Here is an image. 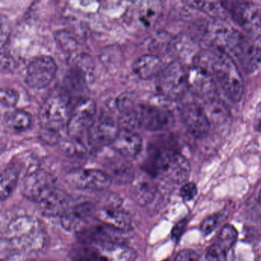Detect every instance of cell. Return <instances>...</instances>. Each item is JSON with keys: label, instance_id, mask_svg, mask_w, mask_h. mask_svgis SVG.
Returning <instances> with one entry per match:
<instances>
[{"label": "cell", "instance_id": "cell-1", "mask_svg": "<svg viewBox=\"0 0 261 261\" xmlns=\"http://www.w3.org/2000/svg\"><path fill=\"white\" fill-rule=\"evenodd\" d=\"M195 65L210 72L224 94L233 102H239L244 95L242 76L234 61L227 53L207 49L197 56Z\"/></svg>", "mask_w": 261, "mask_h": 261}, {"label": "cell", "instance_id": "cell-2", "mask_svg": "<svg viewBox=\"0 0 261 261\" xmlns=\"http://www.w3.org/2000/svg\"><path fill=\"white\" fill-rule=\"evenodd\" d=\"M71 112L70 100L65 93H53L45 99L39 112L44 140L48 143L57 141L59 131L68 124Z\"/></svg>", "mask_w": 261, "mask_h": 261}, {"label": "cell", "instance_id": "cell-3", "mask_svg": "<svg viewBox=\"0 0 261 261\" xmlns=\"http://www.w3.org/2000/svg\"><path fill=\"white\" fill-rule=\"evenodd\" d=\"M6 238L22 250H37L43 245L44 232L39 221L33 217L20 216L9 224Z\"/></svg>", "mask_w": 261, "mask_h": 261}, {"label": "cell", "instance_id": "cell-4", "mask_svg": "<svg viewBox=\"0 0 261 261\" xmlns=\"http://www.w3.org/2000/svg\"><path fill=\"white\" fill-rule=\"evenodd\" d=\"M152 168L155 175L176 184L186 183L191 172L186 157L172 149L159 151L153 157Z\"/></svg>", "mask_w": 261, "mask_h": 261}, {"label": "cell", "instance_id": "cell-5", "mask_svg": "<svg viewBox=\"0 0 261 261\" xmlns=\"http://www.w3.org/2000/svg\"><path fill=\"white\" fill-rule=\"evenodd\" d=\"M243 34L222 19H215L207 25L204 42L209 49L233 54L242 39Z\"/></svg>", "mask_w": 261, "mask_h": 261}, {"label": "cell", "instance_id": "cell-6", "mask_svg": "<svg viewBox=\"0 0 261 261\" xmlns=\"http://www.w3.org/2000/svg\"><path fill=\"white\" fill-rule=\"evenodd\" d=\"M157 89L169 100H177L185 95L189 90L187 73L180 62H171L162 69L157 79Z\"/></svg>", "mask_w": 261, "mask_h": 261}, {"label": "cell", "instance_id": "cell-7", "mask_svg": "<svg viewBox=\"0 0 261 261\" xmlns=\"http://www.w3.org/2000/svg\"><path fill=\"white\" fill-rule=\"evenodd\" d=\"M97 118V107L91 99H83L71 111L67 128L72 140H79L85 134H88Z\"/></svg>", "mask_w": 261, "mask_h": 261}, {"label": "cell", "instance_id": "cell-8", "mask_svg": "<svg viewBox=\"0 0 261 261\" xmlns=\"http://www.w3.org/2000/svg\"><path fill=\"white\" fill-rule=\"evenodd\" d=\"M233 55L245 72L256 71L261 65V30L243 35Z\"/></svg>", "mask_w": 261, "mask_h": 261}, {"label": "cell", "instance_id": "cell-9", "mask_svg": "<svg viewBox=\"0 0 261 261\" xmlns=\"http://www.w3.org/2000/svg\"><path fill=\"white\" fill-rule=\"evenodd\" d=\"M21 189L25 198L40 204L58 188L53 175L45 171L36 170L24 178Z\"/></svg>", "mask_w": 261, "mask_h": 261}, {"label": "cell", "instance_id": "cell-10", "mask_svg": "<svg viewBox=\"0 0 261 261\" xmlns=\"http://www.w3.org/2000/svg\"><path fill=\"white\" fill-rule=\"evenodd\" d=\"M57 69L56 62L51 56L35 58L27 67L25 83L35 89L46 88L56 77Z\"/></svg>", "mask_w": 261, "mask_h": 261}, {"label": "cell", "instance_id": "cell-11", "mask_svg": "<svg viewBox=\"0 0 261 261\" xmlns=\"http://www.w3.org/2000/svg\"><path fill=\"white\" fill-rule=\"evenodd\" d=\"M224 9L247 33L261 30V5L251 2H224Z\"/></svg>", "mask_w": 261, "mask_h": 261}, {"label": "cell", "instance_id": "cell-12", "mask_svg": "<svg viewBox=\"0 0 261 261\" xmlns=\"http://www.w3.org/2000/svg\"><path fill=\"white\" fill-rule=\"evenodd\" d=\"M96 209L91 203L69 207L62 215V226L67 230L79 233L96 219Z\"/></svg>", "mask_w": 261, "mask_h": 261}, {"label": "cell", "instance_id": "cell-13", "mask_svg": "<svg viewBox=\"0 0 261 261\" xmlns=\"http://www.w3.org/2000/svg\"><path fill=\"white\" fill-rule=\"evenodd\" d=\"M68 182L79 189L100 191L109 187L112 180L105 171L95 169H82L68 175Z\"/></svg>", "mask_w": 261, "mask_h": 261}, {"label": "cell", "instance_id": "cell-14", "mask_svg": "<svg viewBox=\"0 0 261 261\" xmlns=\"http://www.w3.org/2000/svg\"><path fill=\"white\" fill-rule=\"evenodd\" d=\"M120 129L118 123L112 117L100 114L97 117L88 132V140L94 147L112 145Z\"/></svg>", "mask_w": 261, "mask_h": 261}, {"label": "cell", "instance_id": "cell-15", "mask_svg": "<svg viewBox=\"0 0 261 261\" xmlns=\"http://www.w3.org/2000/svg\"><path fill=\"white\" fill-rule=\"evenodd\" d=\"M188 88L193 94L206 100L215 97L217 84L209 71L198 65H192L186 70Z\"/></svg>", "mask_w": 261, "mask_h": 261}, {"label": "cell", "instance_id": "cell-16", "mask_svg": "<svg viewBox=\"0 0 261 261\" xmlns=\"http://www.w3.org/2000/svg\"><path fill=\"white\" fill-rule=\"evenodd\" d=\"M181 116L190 134L197 138H201L208 134L210 122L204 108L193 102L186 103L181 109Z\"/></svg>", "mask_w": 261, "mask_h": 261}, {"label": "cell", "instance_id": "cell-17", "mask_svg": "<svg viewBox=\"0 0 261 261\" xmlns=\"http://www.w3.org/2000/svg\"><path fill=\"white\" fill-rule=\"evenodd\" d=\"M173 123V117L169 111L149 105H140L139 110V127L150 131L168 129Z\"/></svg>", "mask_w": 261, "mask_h": 261}, {"label": "cell", "instance_id": "cell-18", "mask_svg": "<svg viewBox=\"0 0 261 261\" xmlns=\"http://www.w3.org/2000/svg\"><path fill=\"white\" fill-rule=\"evenodd\" d=\"M96 220L120 232L129 230L132 225L130 215L115 203L96 209Z\"/></svg>", "mask_w": 261, "mask_h": 261}, {"label": "cell", "instance_id": "cell-19", "mask_svg": "<svg viewBox=\"0 0 261 261\" xmlns=\"http://www.w3.org/2000/svg\"><path fill=\"white\" fill-rule=\"evenodd\" d=\"M111 146L120 155L126 158H135L141 152L143 139L134 129L123 128Z\"/></svg>", "mask_w": 261, "mask_h": 261}, {"label": "cell", "instance_id": "cell-20", "mask_svg": "<svg viewBox=\"0 0 261 261\" xmlns=\"http://www.w3.org/2000/svg\"><path fill=\"white\" fill-rule=\"evenodd\" d=\"M161 11V3L159 1H141L134 4L132 16L139 25L147 29L155 24Z\"/></svg>", "mask_w": 261, "mask_h": 261}, {"label": "cell", "instance_id": "cell-21", "mask_svg": "<svg viewBox=\"0 0 261 261\" xmlns=\"http://www.w3.org/2000/svg\"><path fill=\"white\" fill-rule=\"evenodd\" d=\"M204 108L211 126L223 130L230 123V114L226 105L216 97L206 100Z\"/></svg>", "mask_w": 261, "mask_h": 261}, {"label": "cell", "instance_id": "cell-22", "mask_svg": "<svg viewBox=\"0 0 261 261\" xmlns=\"http://www.w3.org/2000/svg\"><path fill=\"white\" fill-rule=\"evenodd\" d=\"M161 59L155 55H143L139 57L132 65L134 74L143 80H148L158 75L162 71Z\"/></svg>", "mask_w": 261, "mask_h": 261}, {"label": "cell", "instance_id": "cell-23", "mask_svg": "<svg viewBox=\"0 0 261 261\" xmlns=\"http://www.w3.org/2000/svg\"><path fill=\"white\" fill-rule=\"evenodd\" d=\"M99 250L106 261H134L137 257L131 247L120 242L103 244Z\"/></svg>", "mask_w": 261, "mask_h": 261}, {"label": "cell", "instance_id": "cell-24", "mask_svg": "<svg viewBox=\"0 0 261 261\" xmlns=\"http://www.w3.org/2000/svg\"><path fill=\"white\" fill-rule=\"evenodd\" d=\"M6 126L12 132L22 133L28 130L33 123L31 114L23 110L15 109L4 115Z\"/></svg>", "mask_w": 261, "mask_h": 261}, {"label": "cell", "instance_id": "cell-25", "mask_svg": "<svg viewBox=\"0 0 261 261\" xmlns=\"http://www.w3.org/2000/svg\"><path fill=\"white\" fill-rule=\"evenodd\" d=\"M105 171L111 180L120 182H127L134 178L132 166L126 160L122 159H113L107 163Z\"/></svg>", "mask_w": 261, "mask_h": 261}, {"label": "cell", "instance_id": "cell-26", "mask_svg": "<svg viewBox=\"0 0 261 261\" xmlns=\"http://www.w3.org/2000/svg\"><path fill=\"white\" fill-rule=\"evenodd\" d=\"M39 204L48 215H62L69 207V198L65 192L58 188Z\"/></svg>", "mask_w": 261, "mask_h": 261}, {"label": "cell", "instance_id": "cell-27", "mask_svg": "<svg viewBox=\"0 0 261 261\" xmlns=\"http://www.w3.org/2000/svg\"><path fill=\"white\" fill-rule=\"evenodd\" d=\"M19 174L17 170L13 167L6 168L1 175V185H0V198L4 201L7 199L17 184Z\"/></svg>", "mask_w": 261, "mask_h": 261}, {"label": "cell", "instance_id": "cell-28", "mask_svg": "<svg viewBox=\"0 0 261 261\" xmlns=\"http://www.w3.org/2000/svg\"><path fill=\"white\" fill-rule=\"evenodd\" d=\"M71 261H106L100 250L91 247L82 246L73 250Z\"/></svg>", "mask_w": 261, "mask_h": 261}, {"label": "cell", "instance_id": "cell-29", "mask_svg": "<svg viewBox=\"0 0 261 261\" xmlns=\"http://www.w3.org/2000/svg\"><path fill=\"white\" fill-rule=\"evenodd\" d=\"M155 191V188L150 181H138L134 186V197L139 202L146 204L153 199Z\"/></svg>", "mask_w": 261, "mask_h": 261}, {"label": "cell", "instance_id": "cell-30", "mask_svg": "<svg viewBox=\"0 0 261 261\" xmlns=\"http://www.w3.org/2000/svg\"><path fill=\"white\" fill-rule=\"evenodd\" d=\"M238 235V230L233 225L226 224L220 231L216 243L228 252L236 243Z\"/></svg>", "mask_w": 261, "mask_h": 261}, {"label": "cell", "instance_id": "cell-31", "mask_svg": "<svg viewBox=\"0 0 261 261\" xmlns=\"http://www.w3.org/2000/svg\"><path fill=\"white\" fill-rule=\"evenodd\" d=\"M228 252L215 242L207 249L205 254L206 261H226Z\"/></svg>", "mask_w": 261, "mask_h": 261}, {"label": "cell", "instance_id": "cell-32", "mask_svg": "<svg viewBox=\"0 0 261 261\" xmlns=\"http://www.w3.org/2000/svg\"><path fill=\"white\" fill-rule=\"evenodd\" d=\"M19 95L17 91L11 88H5L1 91V105L7 108H15L19 101Z\"/></svg>", "mask_w": 261, "mask_h": 261}, {"label": "cell", "instance_id": "cell-33", "mask_svg": "<svg viewBox=\"0 0 261 261\" xmlns=\"http://www.w3.org/2000/svg\"><path fill=\"white\" fill-rule=\"evenodd\" d=\"M56 39L59 45L66 51H74L77 46V41L72 36H70L68 33L60 32L56 34Z\"/></svg>", "mask_w": 261, "mask_h": 261}, {"label": "cell", "instance_id": "cell-34", "mask_svg": "<svg viewBox=\"0 0 261 261\" xmlns=\"http://www.w3.org/2000/svg\"><path fill=\"white\" fill-rule=\"evenodd\" d=\"M220 214L211 215L203 221L201 223V230L205 236L210 234L216 228L220 221Z\"/></svg>", "mask_w": 261, "mask_h": 261}, {"label": "cell", "instance_id": "cell-35", "mask_svg": "<svg viewBox=\"0 0 261 261\" xmlns=\"http://www.w3.org/2000/svg\"><path fill=\"white\" fill-rule=\"evenodd\" d=\"M181 198L186 201H192L198 194L196 185L193 182H186L183 185L180 190Z\"/></svg>", "mask_w": 261, "mask_h": 261}, {"label": "cell", "instance_id": "cell-36", "mask_svg": "<svg viewBox=\"0 0 261 261\" xmlns=\"http://www.w3.org/2000/svg\"><path fill=\"white\" fill-rule=\"evenodd\" d=\"M199 254L192 249H184L178 252L174 261H198Z\"/></svg>", "mask_w": 261, "mask_h": 261}, {"label": "cell", "instance_id": "cell-37", "mask_svg": "<svg viewBox=\"0 0 261 261\" xmlns=\"http://www.w3.org/2000/svg\"><path fill=\"white\" fill-rule=\"evenodd\" d=\"M188 221L187 219H183L180 221L179 222L175 224V227H173L172 230V237L173 240L175 241H179L181 238V235L184 233L186 230V226H187Z\"/></svg>", "mask_w": 261, "mask_h": 261}, {"label": "cell", "instance_id": "cell-38", "mask_svg": "<svg viewBox=\"0 0 261 261\" xmlns=\"http://www.w3.org/2000/svg\"><path fill=\"white\" fill-rule=\"evenodd\" d=\"M254 127L256 128V129L261 131V103L258 105L256 114H255Z\"/></svg>", "mask_w": 261, "mask_h": 261}, {"label": "cell", "instance_id": "cell-39", "mask_svg": "<svg viewBox=\"0 0 261 261\" xmlns=\"http://www.w3.org/2000/svg\"><path fill=\"white\" fill-rule=\"evenodd\" d=\"M3 56H4V57L6 58V59H7V62H9L8 56H4V54H3ZM10 64H11V62H7H7H6V66H5V68H6V69H7V67H8V65H10ZM3 69H4V68H3Z\"/></svg>", "mask_w": 261, "mask_h": 261}, {"label": "cell", "instance_id": "cell-40", "mask_svg": "<svg viewBox=\"0 0 261 261\" xmlns=\"http://www.w3.org/2000/svg\"><path fill=\"white\" fill-rule=\"evenodd\" d=\"M259 204H260V205H261V190H260V192H259Z\"/></svg>", "mask_w": 261, "mask_h": 261}, {"label": "cell", "instance_id": "cell-41", "mask_svg": "<svg viewBox=\"0 0 261 261\" xmlns=\"http://www.w3.org/2000/svg\"><path fill=\"white\" fill-rule=\"evenodd\" d=\"M165 261H167V260H165Z\"/></svg>", "mask_w": 261, "mask_h": 261}]
</instances>
